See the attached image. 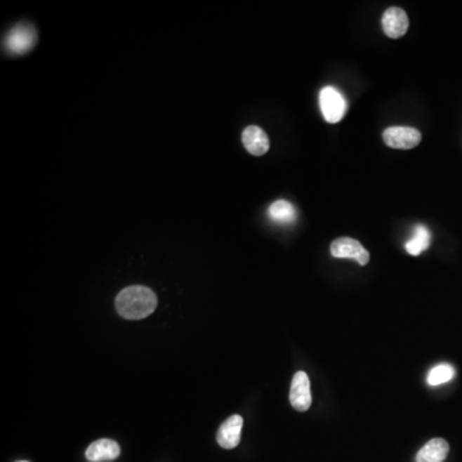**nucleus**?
Segmentation results:
<instances>
[{
	"instance_id": "5",
	"label": "nucleus",
	"mask_w": 462,
	"mask_h": 462,
	"mask_svg": "<svg viewBox=\"0 0 462 462\" xmlns=\"http://www.w3.org/2000/svg\"><path fill=\"white\" fill-rule=\"evenodd\" d=\"M330 252L336 258H353L361 266H366L370 261V254L356 239H336L330 246Z\"/></svg>"
},
{
	"instance_id": "4",
	"label": "nucleus",
	"mask_w": 462,
	"mask_h": 462,
	"mask_svg": "<svg viewBox=\"0 0 462 462\" xmlns=\"http://www.w3.org/2000/svg\"><path fill=\"white\" fill-rule=\"evenodd\" d=\"M383 140L395 150H412L421 142V133L414 127H388L383 133Z\"/></svg>"
},
{
	"instance_id": "12",
	"label": "nucleus",
	"mask_w": 462,
	"mask_h": 462,
	"mask_svg": "<svg viewBox=\"0 0 462 462\" xmlns=\"http://www.w3.org/2000/svg\"><path fill=\"white\" fill-rule=\"evenodd\" d=\"M269 216L276 224H291L297 218V209L291 202L280 199L270 206Z\"/></svg>"
},
{
	"instance_id": "11",
	"label": "nucleus",
	"mask_w": 462,
	"mask_h": 462,
	"mask_svg": "<svg viewBox=\"0 0 462 462\" xmlns=\"http://www.w3.org/2000/svg\"><path fill=\"white\" fill-rule=\"evenodd\" d=\"M449 446L442 438L429 440L416 455V462H443L447 458Z\"/></svg>"
},
{
	"instance_id": "7",
	"label": "nucleus",
	"mask_w": 462,
	"mask_h": 462,
	"mask_svg": "<svg viewBox=\"0 0 462 462\" xmlns=\"http://www.w3.org/2000/svg\"><path fill=\"white\" fill-rule=\"evenodd\" d=\"M381 26L388 38L400 39L404 37V34L409 30L410 21L402 8L392 7L384 12L381 18Z\"/></svg>"
},
{
	"instance_id": "13",
	"label": "nucleus",
	"mask_w": 462,
	"mask_h": 462,
	"mask_svg": "<svg viewBox=\"0 0 462 462\" xmlns=\"http://www.w3.org/2000/svg\"><path fill=\"white\" fill-rule=\"evenodd\" d=\"M430 231L424 225H416L414 227L412 238L406 243V251L411 256H420L430 246Z\"/></svg>"
},
{
	"instance_id": "9",
	"label": "nucleus",
	"mask_w": 462,
	"mask_h": 462,
	"mask_svg": "<svg viewBox=\"0 0 462 462\" xmlns=\"http://www.w3.org/2000/svg\"><path fill=\"white\" fill-rule=\"evenodd\" d=\"M119 454H121V448L119 443L105 438L93 442L86 449L85 456L90 462H107L116 460Z\"/></svg>"
},
{
	"instance_id": "6",
	"label": "nucleus",
	"mask_w": 462,
	"mask_h": 462,
	"mask_svg": "<svg viewBox=\"0 0 462 462\" xmlns=\"http://www.w3.org/2000/svg\"><path fill=\"white\" fill-rule=\"evenodd\" d=\"M291 406L297 411L305 412L311 407L312 395H311V384L308 375L305 371H298L293 376L289 395Z\"/></svg>"
},
{
	"instance_id": "14",
	"label": "nucleus",
	"mask_w": 462,
	"mask_h": 462,
	"mask_svg": "<svg viewBox=\"0 0 462 462\" xmlns=\"http://www.w3.org/2000/svg\"><path fill=\"white\" fill-rule=\"evenodd\" d=\"M455 367L449 364H440L434 366L432 370L428 374V384L430 387H438L442 384H446L448 381H452L455 378Z\"/></svg>"
},
{
	"instance_id": "10",
	"label": "nucleus",
	"mask_w": 462,
	"mask_h": 462,
	"mask_svg": "<svg viewBox=\"0 0 462 462\" xmlns=\"http://www.w3.org/2000/svg\"><path fill=\"white\" fill-rule=\"evenodd\" d=\"M242 142L246 150L253 156H263L270 150L269 136L261 127H246L242 134Z\"/></svg>"
},
{
	"instance_id": "8",
	"label": "nucleus",
	"mask_w": 462,
	"mask_h": 462,
	"mask_svg": "<svg viewBox=\"0 0 462 462\" xmlns=\"http://www.w3.org/2000/svg\"><path fill=\"white\" fill-rule=\"evenodd\" d=\"M243 418L240 415H232L221 424L217 432V443L225 449L238 447L243 429Z\"/></svg>"
},
{
	"instance_id": "3",
	"label": "nucleus",
	"mask_w": 462,
	"mask_h": 462,
	"mask_svg": "<svg viewBox=\"0 0 462 462\" xmlns=\"http://www.w3.org/2000/svg\"><path fill=\"white\" fill-rule=\"evenodd\" d=\"M319 103L322 116L329 124H336L342 121L347 113L345 99L333 86H326L321 90Z\"/></svg>"
},
{
	"instance_id": "15",
	"label": "nucleus",
	"mask_w": 462,
	"mask_h": 462,
	"mask_svg": "<svg viewBox=\"0 0 462 462\" xmlns=\"http://www.w3.org/2000/svg\"><path fill=\"white\" fill-rule=\"evenodd\" d=\"M18 462H29V461H18Z\"/></svg>"
},
{
	"instance_id": "1",
	"label": "nucleus",
	"mask_w": 462,
	"mask_h": 462,
	"mask_svg": "<svg viewBox=\"0 0 462 462\" xmlns=\"http://www.w3.org/2000/svg\"><path fill=\"white\" fill-rule=\"evenodd\" d=\"M158 305L156 293L143 285H131L119 291L114 306L121 317L142 320L154 312Z\"/></svg>"
},
{
	"instance_id": "2",
	"label": "nucleus",
	"mask_w": 462,
	"mask_h": 462,
	"mask_svg": "<svg viewBox=\"0 0 462 462\" xmlns=\"http://www.w3.org/2000/svg\"><path fill=\"white\" fill-rule=\"evenodd\" d=\"M37 30L32 25L20 23L8 31L4 39L6 51L12 55H22L31 51L37 43Z\"/></svg>"
}]
</instances>
